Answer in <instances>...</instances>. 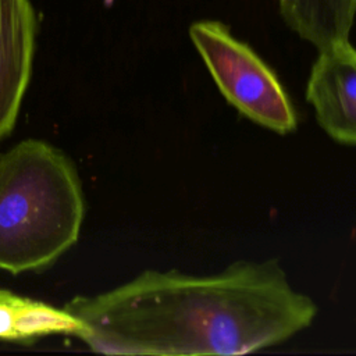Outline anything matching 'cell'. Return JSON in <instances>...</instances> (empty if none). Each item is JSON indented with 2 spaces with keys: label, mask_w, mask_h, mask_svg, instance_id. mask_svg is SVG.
Instances as JSON below:
<instances>
[{
  "label": "cell",
  "mask_w": 356,
  "mask_h": 356,
  "mask_svg": "<svg viewBox=\"0 0 356 356\" xmlns=\"http://www.w3.org/2000/svg\"><path fill=\"white\" fill-rule=\"evenodd\" d=\"M85 217L74 163L40 139L0 156V270L49 267L78 241Z\"/></svg>",
  "instance_id": "2"
},
{
  "label": "cell",
  "mask_w": 356,
  "mask_h": 356,
  "mask_svg": "<svg viewBox=\"0 0 356 356\" xmlns=\"http://www.w3.org/2000/svg\"><path fill=\"white\" fill-rule=\"evenodd\" d=\"M288 26L318 51L348 43L356 0H278Z\"/></svg>",
  "instance_id": "6"
},
{
  "label": "cell",
  "mask_w": 356,
  "mask_h": 356,
  "mask_svg": "<svg viewBox=\"0 0 356 356\" xmlns=\"http://www.w3.org/2000/svg\"><path fill=\"white\" fill-rule=\"evenodd\" d=\"M35 33L29 0H0V139L14 128L29 83Z\"/></svg>",
  "instance_id": "5"
},
{
  "label": "cell",
  "mask_w": 356,
  "mask_h": 356,
  "mask_svg": "<svg viewBox=\"0 0 356 356\" xmlns=\"http://www.w3.org/2000/svg\"><path fill=\"white\" fill-rule=\"evenodd\" d=\"M189 36L224 97L253 122L285 135L298 117L274 71L218 21L191 25Z\"/></svg>",
  "instance_id": "3"
},
{
  "label": "cell",
  "mask_w": 356,
  "mask_h": 356,
  "mask_svg": "<svg viewBox=\"0 0 356 356\" xmlns=\"http://www.w3.org/2000/svg\"><path fill=\"white\" fill-rule=\"evenodd\" d=\"M320 127L337 142L356 146V49L348 42L321 50L306 86Z\"/></svg>",
  "instance_id": "4"
},
{
  "label": "cell",
  "mask_w": 356,
  "mask_h": 356,
  "mask_svg": "<svg viewBox=\"0 0 356 356\" xmlns=\"http://www.w3.org/2000/svg\"><path fill=\"white\" fill-rule=\"evenodd\" d=\"M63 309L90 350L152 356L252 353L286 341L317 314L277 259L235 261L211 275L146 270Z\"/></svg>",
  "instance_id": "1"
}]
</instances>
